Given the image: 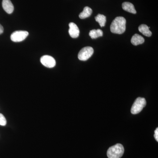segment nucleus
Listing matches in <instances>:
<instances>
[{"label": "nucleus", "instance_id": "obj_1", "mask_svg": "<svg viewBox=\"0 0 158 158\" xmlns=\"http://www.w3.org/2000/svg\"><path fill=\"white\" fill-rule=\"evenodd\" d=\"M126 20L124 17L118 16L116 17L111 23L110 31L114 34H121L126 31Z\"/></svg>", "mask_w": 158, "mask_h": 158}, {"label": "nucleus", "instance_id": "obj_2", "mask_svg": "<svg viewBox=\"0 0 158 158\" xmlns=\"http://www.w3.org/2000/svg\"><path fill=\"white\" fill-rule=\"evenodd\" d=\"M124 148L123 145L117 144L108 149L107 155L109 158H120L123 156Z\"/></svg>", "mask_w": 158, "mask_h": 158}, {"label": "nucleus", "instance_id": "obj_3", "mask_svg": "<svg viewBox=\"0 0 158 158\" xmlns=\"http://www.w3.org/2000/svg\"><path fill=\"white\" fill-rule=\"evenodd\" d=\"M146 101L143 98H138L133 104L131 113L133 114H137L141 112L143 108L146 106Z\"/></svg>", "mask_w": 158, "mask_h": 158}, {"label": "nucleus", "instance_id": "obj_4", "mask_svg": "<svg viewBox=\"0 0 158 158\" xmlns=\"http://www.w3.org/2000/svg\"><path fill=\"white\" fill-rule=\"evenodd\" d=\"M94 53V49L91 47H86L79 52L78 58L81 61L88 60Z\"/></svg>", "mask_w": 158, "mask_h": 158}, {"label": "nucleus", "instance_id": "obj_5", "mask_svg": "<svg viewBox=\"0 0 158 158\" xmlns=\"http://www.w3.org/2000/svg\"><path fill=\"white\" fill-rule=\"evenodd\" d=\"M29 33L27 31H16L11 35V39L13 42H19L24 40L28 36Z\"/></svg>", "mask_w": 158, "mask_h": 158}, {"label": "nucleus", "instance_id": "obj_6", "mask_svg": "<svg viewBox=\"0 0 158 158\" xmlns=\"http://www.w3.org/2000/svg\"><path fill=\"white\" fill-rule=\"evenodd\" d=\"M40 61L43 65L48 68H53L55 67L56 65V61L54 58L51 56L48 55H45L41 57Z\"/></svg>", "mask_w": 158, "mask_h": 158}, {"label": "nucleus", "instance_id": "obj_7", "mask_svg": "<svg viewBox=\"0 0 158 158\" xmlns=\"http://www.w3.org/2000/svg\"><path fill=\"white\" fill-rule=\"evenodd\" d=\"M69 33L70 37L73 38H76L79 37L80 34V30L77 26L73 23H70L69 24Z\"/></svg>", "mask_w": 158, "mask_h": 158}, {"label": "nucleus", "instance_id": "obj_8", "mask_svg": "<svg viewBox=\"0 0 158 158\" xmlns=\"http://www.w3.org/2000/svg\"><path fill=\"white\" fill-rule=\"evenodd\" d=\"M2 5L4 10L8 14H11L14 11V6L10 0H3Z\"/></svg>", "mask_w": 158, "mask_h": 158}, {"label": "nucleus", "instance_id": "obj_9", "mask_svg": "<svg viewBox=\"0 0 158 158\" xmlns=\"http://www.w3.org/2000/svg\"><path fill=\"white\" fill-rule=\"evenodd\" d=\"M122 8L125 11H128L133 14L137 13L133 4L129 2H125L122 4Z\"/></svg>", "mask_w": 158, "mask_h": 158}, {"label": "nucleus", "instance_id": "obj_10", "mask_svg": "<svg viewBox=\"0 0 158 158\" xmlns=\"http://www.w3.org/2000/svg\"><path fill=\"white\" fill-rule=\"evenodd\" d=\"M144 39L142 36L138 34H135L131 39V43L134 45H138L144 42Z\"/></svg>", "mask_w": 158, "mask_h": 158}, {"label": "nucleus", "instance_id": "obj_11", "mask_svg": "<svg viewBox=\"0 0 158 158\" xmlns=\"http://www.w3.org/2000/svg\"><path fill=\"white\" fill-rule=\"evenodd\" d=\"M138 30L143 35L146 37H150L152 35L151 31L149 30V27H148L146 25H141L138 27Z\"/></svg>", "mask_w": 158, "mask_h": 158}, {"label": "nucleus", "instance_id": "obj_12", "mask_svg": "<svg viewBox=\"0 0 158 158\" xmlns=\"http://www.w3.org/2000/svg\"><path fill=\"white\" fill-rule=\"evenodd\" d=\"M92 13V10L90 7L86 6L84 8V10L79 15V17L81 19H85L90 16Z\"/></svg>", "mask_w": 158, "mask_h": 158}, {"label": "nucleus", "instance_id": "obj_13", "mask_svg": "<svg viewBox=\"0 0 158 158\" xmlns=\"http://www.w3.org/2000/svg\"><path fill=\"white\" fill-rule=\"evenodd\" d=\"M103 35L102 31L100 29L92 30L89 32V36L92 39H96L98 37H102Z\"/></svg>", "mask_w": 158, "mask_h": 158}, {"label": "nucleus", "instance_id": "obj_14", "mask_svg": "<svg viewBox=\"0 0 158 158\" xmlns=\"http://www.w3.org/2000/svg\"><path fill=\"white\" fill-rule=\"evenodd\" d=\"M95 20L98 22L100 26L102 27H105L106 22V18L103 15L98 14L95 17Z\"/></svg>", "mask_w": 158, "mask_h": 158}, {"label": "nucleus", "instance_id": "obj_15", "mask_svg": "<svg viewBox=\"0 0 158 158\" xmlns=\"http://www.w3.org/2000/svg\"><path fill=\"white\" fill-rule=\"evenodd\" d=\"M6 123H7V121L6 118L3 114L0 113V125L6 126Z\"/></svg>", "mask_w": 158, "mask_h": 158}, {"label": "nucleus", "instance_id": "obj_16", "mask_svg": "<svg viewBox=\"0 0 158 158\" xmlns=\"http://www.w3.org/2000/svg\"><path fill=\"white\" fill-rule=\"evenodd\" d=\"M154 137L155 138L156 141H158V128H157L155 131V134H154Z\"/></svg>", "mask_w": 158, "mask_h": 158}, {"label": "nucleus", "instance_id": "obj_17", "mask_svg": "<svg viewBox=\"0 0 158 158\" xmlns=\"http://www.w3.org/2000/svg\"><path fill=\"white\" fill-rule=\"evenodd\" d=\"M3 32H4L3 27L2 25H1V24H0V34H2Z\"/></svg>", "mask_w": 158, "mask_h": 158}]
</instances>
